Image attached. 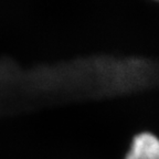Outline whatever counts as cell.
Listing matches in <instances>:
<instances>
[{"mask_svg": "<svg viewBox=\"0 0 159 159\" xmlns=\"http://www.w3.org/2000/svg\"><path fill=\"white\" fill-rule=\"evenodd\" d=\"M125 159H159V138L150 133L137 134Z\"/></svg>", "mask_w": 159, "mask_h": 159, "instance_id": "1", "label": "cell"}]
</instances>
